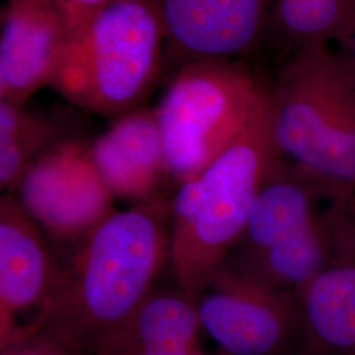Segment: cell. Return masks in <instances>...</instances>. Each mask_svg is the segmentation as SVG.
Listing matches in <instances>:
<instances>
[{
	"mask_svg": "<svg viewBox=\"0 0 355 355\" xmlns=\"http://www.w3.org/2000/svg\"><path fill=\"white\" fill-rule=\"evenodd\" d=\"M70 32L61 0H7L1 11L0 102L26 105L51 86Z\"/></svg>",
	"mask_w": 355,
	"mask_h": 355,
	"instance_id": "9",
	"label": "cell"
},
{
	"mask_svg": "<svg viewBox=\"0 0 355 355\" xmlns=\"http://www.w3.org/2000/svg\"><path fill=\"white\" fill-rule=\"evenodd\" d=\"M89 150L114 199L139 204L167 193L164 186L170 179L155 108L140 107L114 119Z\"/></svg>",
	"mask_w": 355,
	"mask_h": 355,
	"instance_id": "12",
	"label": "cell"
},
{
	"mask_svg": "<svg viewBox=\"0 0 355 355\" xmlns=\"http://www.w3.org/2000/svg\"><path fill=\"white\" fill-rule=\"evenodd\" d=\"M195 300L177 284L155 287L96 355H228L207 352Z\"/></svg>",
	"mask_w": 355,
	"mask_h": 355,
	"instance_id": "13",
	"label": "cell"
},
{
	"mask_svg": "<svg viewBox=\"0 0 355 355\" xmlns=\"http://www.w3.org/2000/svg\"><path fill=\"white\" fill-rule=\"evenodd\" d=\"M271 20L295 51L338 45L355 23V10L343 0H275Z\"/></svg>",
	"mask_w": 355,
	"mask_h": 355,
	"instance_id": "17",
	"label": "cell"
},
{
	"mask_svg": "<svg viewBox=\"0 0 355 355\" xmlns=\"http://www.w3.org/2000/svg\"><path fill=\"white\" fill-rule=\"evenodd\" d=\"M266 95L230 60L186 62L155 107L170 186L198 177L246 127Z\"/></svg>",
	"mask_w": 355,
	"mask_h": 355,
	"instance_id": "5",
	"label": "cell"
},
{
	"mask_svg": "<svg viewBox=\"0 0 355 355\" xmlns=\"http://www.w3.org/2000/svg\"><path fill=\"white\" fill-rule=\"evenodd\" d=\"M173 195L116 211L62 266L45 324L96 355L123 329L170 265Z\"/></svg>",
	"mask_w": 355,
	"mask_h": 355,
	"instance_id": "1",
	"label": "cell"
},
{
	"mask_svg": "<svg viewBox=\"0 0 355 355\" xmlns=\"http://www.w3.org/2000/svg\"><path fill=\"white\" fill-rule=\"evenodd\" d=\"M334 245L331 205L288 239L261 253L228 257L221 267L268 291L296 295L328 263Z\"/></svg>",
	"mask_w": 355,
	"mask_h": 355,
	"instance_id": "15",
	"label": "cell"
},
{
	"mask_svg": "<svg viewBox=\"0 0 355 355\" xmlns=\"http://www.w3.org/2000/svg\"><path fill=\"white\" fill-rule=\"evenodd\" d=\"M62 266L17 195L0 199V343L40 322Z\"/></svg>",
	"mask_w": 355,
	"mask_h": 355,
	"instance_id": "8",
	"label": "cell"
},
{
	"mask_svg": "<svg viewBox=\"0 0 355 355\" xmlns=\"http://www.w3.org/2000/svg\"><path fill=\"white\" fill-rule=\"evenodd\" d=\"M328 202L324 191L302 170L282 159L258 191L241 237L228 257L261 253L303 228Z\"/></svg>",
	"mask_w": 355,
	"mask_h": 355,
	"instance_id": "14",
	"label": "cell"
},
{
	"mask_svg": "<svg viewBox=\"0 0 355 355\" xmlns=\"http://www.w3.org/2000/svg\"><path fill=\"white\" fill-rule=\"evenodd\" d=\"M282 159L266 91L241 133L174 191L168 266L193 300L234 249L258 191Z\"/></svg>",
	"mask_w": 355,
	"mask_h": 355,
	"instance_id": "2",
	"label": "cell"
},
{
	"mask_svg": "<svg viewBox=\"0 0 355 355\" xmlns=\"http://www.w3.org/2000/svg\"><path fill=\"white\" fill-rule=\"evenodd\" d=\"M0 355H89L80 345L45 324H36L0 343Z\"/></svg>",
	"mask_w": 355,
	"mask_h": 355,
	"instance_id": "18",
	"label": "cell"
},
{
	"mask_svg": "<svg viewBox=\"0 0 355 355\" xmlns=\"http://www.w3.org/2000/svg\"><path fill=\"white\" fill-rule=\"evenodd\" d=\"M345 202L349 205V208H350V211H352V214H353L355 218V192L353 195H350L349 198H346Z\"/></svg>",
	"mask_w": 355,
	"mask_h": 355,
	"instance_id": "21",
	"label": "cell"
},
{
	"mask_svg": "<svg viewBox=\"0 0 355 355\" xmlns=\"http://www.w3.org/2000/svg\"><path fill=\"white\" fill-rule=\"evenodd\" d=\"M334 245L328 263L297 292L303 355H355V218L331 200Z\"/></svg>",
	"mask_w": 355,
	"mask_h": 355,
	"instance_id": "10",
	"label": "cell"
},
{
	"mask_svg": "<svg viewBox=\"0 0 355 355\" xmlns=\"http://www.w3.org/2000/svg\"><path fill=\"white\" fill-rule=\"evenodd\" d=\"M71 20H78L95 12L116 0H61Z\"/></svg>",
	"mask_w": 355,
	"mask_h": 355,
	"instance_id": "19",
	"label": "cell"
},
{
	"mask_svg": "<svg viewBox=\"0 0 355 355\" xmlns=\"http://www.w3.org/2000/svg\"><path fill=\"white\" fill-rule=\"evenodd\" d=\"M166 42L189 61L230 60L258 42L266 0H153Z\"/></svg>",
	"mask_w": 355,
	"mask_h": 355,
	"instance_id": "11",
	"label": "cell"
},
{
	"mask_svg": "<svg viewBox=\"0 0 355 355\" xmlns=\"http://www.w3.org/2000/svg\"><path fill=\"white\" fill-rule=\"evenodd\" d=\"M195 305L204 333L228 355H303L295 295L268 291L220 267Z\"/></svg>",
	"mask_w": 355,
	"mask_h": 355,
	"instance_id": "7",
	"label": "cell"
},
{
	"mask_svg": "<svg viewBox=\"0 0 355 355\" xmlns=\"http://www.w3.org/2000/svg\"><path fill=\"white\" fill-rule=\"evenodd\" d=\"M16 195L48 237L73 250L116 212L89 144L76 139H64L44 153Z\"/></svg>",
	"mask_w": 355,
	"mask_h": 355,
	"instance_id": "6",
	"label": "cell"
},
{
	"mask_svg": "<svg viewBox=\"0 0 355 355\" xmlns=\"http://www.w3.org/2000/svg\"><path fill=\"white\" fill-rule=\"evenodd\" d=\"M165 42L153 0H116L71 24L51 87L114 120L140 108L150 92Z\"/></svg>",
	"mask_w": 355,
	"mask_h": 355,
	"instance_id": "4",
	"label": "cell"
},
{
	"mask_svg": "<svg viewBox=\"0 0 355 355\" xmlns=\"http://www.w3.org/2000/svg\"><path fill=\"white\" fill-rule=\"evenodd\" d=\"M64 140L51 119L26 110V105L0 102V187L16 193L38 158Z\"/></svg>",
	"mask_w": 355,
	"mask_h": 355,
	"instance_id": "16",
	"label": "cell"
},
{
	"mask_svg": "<svg viewBox=\"0 0 355 355\" xmlns=\"http://www.w3.org/2000/svg\"><path fill=\"white\" fill-rule=\"evenodd\" d=\"M283 159L324 191L328 202L355 192V69L328 45L295 51L268 92Z\"/></svg>",
	"mask_w": 355,
	"mask_h": 355,
	"instance_id": "3",
	"label": "cell"
},
{
	"mask_svg": "<svg viewBox=\"0 0 355 355\" xmlns=\"http://www.w3.org/2000/svg\"><path fill=\"white\" fill-rule=\"evenodd\" d=\"M340 51L355 69V23L340 44Z\"/></svg>",
	"mask_w": 355,
	"mask_h": 355,
	"instance_id": "20",
	"label": "cell"
}]
</instances>
